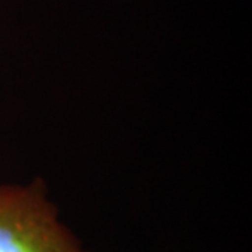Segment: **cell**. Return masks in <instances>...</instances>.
Listing matches in <instances>:
<instances>
[{"mask_svg": "<svg viewBox=\"0 0 252 252\" xmlns=\"http://www.w3.org/2000/svg\"><path fill=\"white\" fill-rule=\"evenodd\" d=\"M0 252H93L61 217L42 178L0 184Z\"/></svg>", "mask_w": 252, "mask_h": 252, "instance_id": "obj_1", "label": "cell"}]
</instances>
